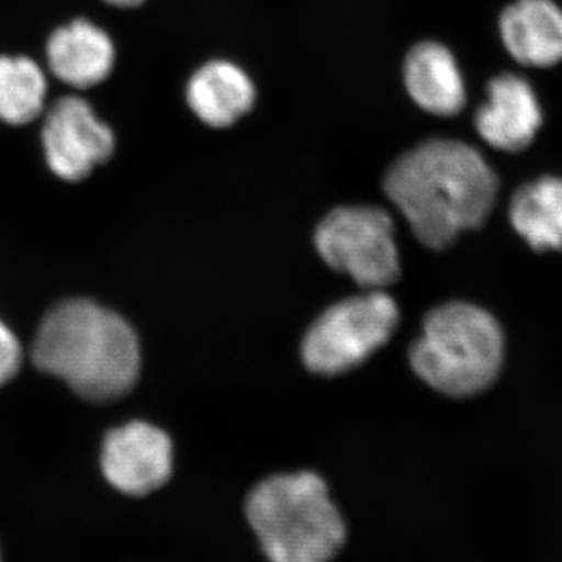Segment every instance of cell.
<instances>
[{"label":"cell","mask_w":562,"mask_h":562,"mask_svg":"<svg viewBox=\"0 0 562 562\" xmlns=\"http://www.w3.org/2000/svg\"><path fill=\"white\" fill-rule=\"evenodd\" d=\"M314 246L335 271L366 290H384L401 277L394 222L379 206L333 210L314 233Z\"/></svg>","instance_id":"cell-6"},{"label":"cell","mask_w":562,"mask_h":562,"mask_svg":"<svg viewBox=\"0 0 562 562\" xmlns=\"http://www.w3.org/2000/svg\"><path fill=\"white\" fill-rule=\"evenodd\" d=\"M509 220L535 250L562 249V179L543 177L514 194Z\"/></svg>","instance_id":"cell-14"},{"label":"cell","mask_w":562,"mask_h":562,"mask_svg":"<svg viewBox=\"0 0 562 562\" xmlns=\"http://www.w3.org/2000/svg\"><path fill=\"white\" fill-rule=\"evenodd\" d=\"M47 63L63 83L87 90L110 76L114 66L113 41L92 22L77 20L50 36Z\"/></svg>","instance_id":"cell-10"},{"label":"cell","mask_w":562,"mask_h":562,"mask_svg":"<svg viewBox=\"0 0 562 562\" xmlns=\"http://www.w3.org/2000/svg\"><path fill=\"white\" fill-rule=\"evenodd\" d=\"M32 357L36 368L65 380L91 402L116 401L139 375V344L131 325L88 301L52 310L41 324Z\"/></svg>","instance_id":"cell-2"},{"label":"cell","mask_w":562,"mask_h":562,"mask_svg":"<svg viewBox=\"0 0 562 562\" xmlns=\"http://www.w3.org/2000/svg\"><path fill=\"white\" fill-rule=\"evenodd\" d=\"M406 90L413 101L438 116H454L464 109V80L452 52L442 44H417L405 61Z\"/></svg>","instance_id":"cell-12"},{"label":"cell","mask_w":562,"mask_h":562,"mask_svg":"<svg viewBox=\"0 0 562 562\" xmlns=\"http://www.w3.org/2000/svg\"><path fill=\"white\" fill-rule=\"evenodd\" d=\"M501 32L520 65L549 68L562 61V10L553 0H517L503 11Z\"/></svg>","instance_id":"cell-11"},{"label":"cell","mask_w":562,"mask_h":562,"mask_svg":"<svg viewBox=\"0 0 562 562\" xmlns=\"http://www.w3.org/2000/svg\"><path fill=\"white\" fill-rule=\"evenodd\" d=\"M187 99L199 120L211 127H228L254 106L255 88L233 63L210 61L191 77Z\"/></svg>","instance_id":"cell-13"},{"label":"cell","mask_w":562,"mask_h":562,"mask_svg":"<svg viewBox=\"0 0 562 562\" xmlns=\"http://www.w3.org/2000/svg\"><path fill=\"white\" fill-rule=\"evenodd\" d=\"M47 165L63 180L79 181L109 161L114 135L92 106L76 95L58 99L43 124Z\"/></svg>","instance_id":"cell-7"},{"label":"cell","mask_w":562,"mask_h":562,"mask_svg":"<svg viewBox=\"0 0 562 562\" xmlns=\"http://www.w3.org/2000/svg\"><path fill=\"white\" fill-rule=\"evenodd\" d=\"M246 513L271 562H330L346 541V524L316 473L265 480L250 492Z\"/></svg>","instance_id":"cell-3"},{"label":"cell","mask_w":562,"mask_h":562,"mask_svg":"<svg viewBox=\"0 0 562 562\" xmlns=\"http://www.w3.org/2000/svg\"><path fill=\"white\" fill-rule=\"evenodd\" d=\"M486 160L461 140L431 139L387 169L384 192L424 246L442 250L462 232L482 227L497 199Z\"/></svg>","instance_id":"cell-1"},{"label":"cell","mask_w":562,"mask_h":562,"mask_svg":"<svg viewBox=\"0 0 562 562\" xmlns=\"http://www.w3.org/2000/svg\"><path fill=\"white\" fill-rule=\"evenodd\" d=\"M21 361V346L16 336L0 321V386L16 375Z\"/></svg>","instance_id":"cell-16"},{"label":"cell","mask_w":562,"mask_h":562,"mask_svg":"<svg viewBox=\"0 0 562 562\" xmlns=\"http://www.w3.org/2000/svg\"><path fill=\"white\" fill-rule=\"evenodd\" d=\"M505 355L498 322L472 303L453 302L427 314L409 349L413 371L432 390L471 397L497 380Z\"/></svg>","instance_id":"cell-4"},{"label":"cell","mask_w":562,"mask_h":562,"mask_svg":"<svg viewBox=\"0 0 562 562\" xmlns=\"http://www.w3.org/2000/svg\"><path fill=\"white\" fill-rule=\"evenodd\" d=\"M106 2L111 5L121 7V9H133V7L140 5L144 0H106Z\"/></svg>","instance_id":"cell-17"},{"label":"cell","mask_w":562,"mask_h":562,"mask_svg":"<svg viewBox=\"0 0 562 562\" xmlns=\"http://www.w3.org/2000/svg\"><path fill=\"white\" fill-rule=\"evenodd\" d=\"M172 442L160 428L132 422L106 436L102 471L111 486L128 495H147L171 479Z\"/></svg>","instance_id":"cell-8"},{"label":"cell","mask_w":562,"mask_h":562,"mask_svg":"<svg viewBox=\"0 0 562 562\" xmlns=\"http://www.w3.org/2000/svg\"><path fill=\"white\" fill-rule=\"evenodd\" d=\"M398 321L397 303L383 290L335 303L306 333L303 362L319 375L351 371L390 341Z\"/></svg>","instance_id":"cell-5"},{"label":"cell","mask_w":562,"mask_h":562,"mask_svg":"<svg viewBox=\"0 0 562 562\" xmlns=\"http://www.w3.org/2000/svg\"><path fill=\"white\" fill-rule=\"evenodd\" d=\"M542 124L538 98L528 81L513 74L495 77L490 99L475 116L476 131L498 150L519 151L530 146Z\"/></svg>","instance_id":"cell-9"},{"label":"cell","mask_w":562,"mask_h":562,"mask_svg":"<svg viewBox=\"0 0 562 562\" xmlns=\"http://www.w3.org/2000/svg\"><path fill=\"white\" fill-rule=\"evenodd\" d=\"M47 83L43 70L27 57H0V121L31 124L43 113Z\"/></svg>","instance_id":"cell-15"}]
</instances>
